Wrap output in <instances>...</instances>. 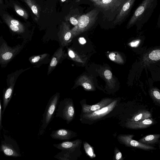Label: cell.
Masks as SVG:
<instances>
[{
    "mask_svg": "<svg viewBox=\"0 0 160 160\" xmlns=\"http://www.w3.org/2000/svg\"><path fill=\"white\" fill-rule=\"evenodd\" d=\"M99 9L101 21L108 22L114 21L124 3L128 0H89Z\"/></svg>",
    "mask_w": 160,
    "mask_h": 160,
    "instance_id": "1",
    "label": "cell"
},
{
    "mask_svg": "<svg viewBox=\"0 0 160 160\" xmlns=\"http://www.w3.org/2000/svg\"><path fill=\"white\" fill-rule=\"evenodd\" d=\"M82 143V140L78 139L53 144L54 147L61 150L54 157L59 160H77L82 155L81 148Z\"/></svg>",
    "mask_w": 160,
    "mask_h": 160,
    "instance_id": "2",
    "label": "cell"
},
{
    "mask_svg": "<svg viewBox=\"0 0 160 160\" xmlns=\"http://www.w3.org/2000/svg\"><path fill=\"white\" fill-rule=\"evenodd\" d=\"M158 0H143L135 11L127 24V27L141 25L147 22L152 15Z\"/></svg>",
    "mask_w": 160,
    "mask_h": 160,
    "instance_id": "3",
    "label": "cell"
},
{
    "mask_svg": "<svg viewBox=\"0 0 160 160\" xmlns=\"http://www.w3.org/2000/svg\"><path fill=\"white\" fill-rule=\"evenodd\" d=\"M100 13L99 9L94 8L87 13L78 17V24L71 30L72 36H75L89 28L98 20Z\"/></svg>",
    "mask_w": 160,
    "mask_h": 160,
    "instance_id": "4",
    "label": "cell"
},
{
    "mask_svg": "<svg viewBox=\"0 0 160 160\" xmlns=\"http://www.w3.org/2000/svg\"><path fill=\"white\" fill-rule=\"evenodd\" d=\"M24 44H18L15 46H9L6 41L2 37L0 38V66L6 67L21 51Z\"/></svg>",
    "mask_w": 160,
    "mask_h": 160,
    "instance_id": "5",
    "label": "cell"
},
{
    "mask_svg": "<svg viewBox=\"0 0 160 160\" xmlns=\"http://www.w3.org/2000/svg\"><path fill=\"white\" fill-rule=\"evenodd\" d=\"M59 98V93H57L49 100L42 115L38 135L40 136L43 134L47 126L53 118Z\"/></svg>",
    "mask_w": 160,
    "mask_h": 160,
    "instance_id": "6",
    "label": "cell"
},
{
    "mask_svg": "<svg viewBox=\"0 0 160 160\" xmlns=\"http://www.w3.org/2000/svg\"><path fill=\"white\" fill-rule=\"evenodd\" d=\"M55 112L56 117L61 118L67 124H69L74 119L75 116L73 100L70 98H65L58 102Z\"/></svg>",
    "mask_w": 160,
    "mask_h": 160,
    "instance_id": "7",
    "label": "cell"
},
{
    "mask_svg": "<svg viewBox=\"0 0 160 160\" xmlns=\"http://www.w3.org/2000/svg\"><path fill=\"white\" fill-rule=\"evenodd\" d=\"M117 100L113 101L108 105L99 110L89 112L82 113L80 115V121L83 124H90L106 115L116 107Z\"/></svg>",
    "mask_w": 160,
    "mask_h": 160,
    "instance_id": "8",
    "label": "cell"
},
{
    "mask_svg": "<svg viewBox=\"0 0 160 160\" xmlns=\"http://www.w3.org/2000/svg\"><path fill=\"white\" fill-rule=\"evenodd\" d=\"M132 134L120 135L117 137L118 141L121 143L131 147H134L144 150H155L156 148L151 145L146 144L133 140Z\"/></svg>",
    "mask_w": 160,
    "mask_h": 160,
    "instance_id": "9",
    "label": "cell"
},
{
    "mask_svg": "<svg viewBox=\"0 0 160 160\" xmlns=\"http://www.w3.org/2000/svg\"><path fill=\"white\" fill-rule=\"evenodd\" d=\"M136 0H128L123 4L112 23L116 25L124 21L130 12Z\"/></svg>",
    "mask_w": 160,
    "mask_h": 160,
    "instance_id": "10",
    "label": "cell"
},
{
    "mask_svg": "<svg viewBox=\"0 0 160 160\" xmlns=\"http://www.w3.org/2000/svg\"><path fill=\"white\" fill-rule=\"evenodd\" d=\"M112 101V100L111 99L107 98L102 99L96 104L89 105L86 103L85 100H82L80 102L81 106V113L89 112L99 110L108 105Z\"/></svg>",
    "mask_w": 160,
    "mask_h": 160,
    "instance_id": "11",
    "label": "cell"
},
{
    "mask_svg": "<svg viewBox=\"0 0 160 160\" xmlns=\"http://www.w3.org/2000/svg\"><path fill=\"white\" fill-rule=\"evenodd\" d=\"M52 138L59 140H68L78 136L77 132L71 130L60 129L52 131L50 135Z\"/></svg>",
    "mask_w": 160,
    "mask_h": 160,
    "instance_id": "12",
    "label": "cell"
},
{
    "mask_svg": "<svg viewBox=\"0 0 160 160\" xmlns=\"http://www.w3.org/2000/svg\"><path fill=\"white\" fill-rule=\"evenodd\" d=\"M153 123L150 118L145 119L140 121L133 122L129 121L126 124V126L130 129H138L148 127Z\"/></svg>",
    "mask_w": 160,
    "mask_h": 160,
    "instance_id": "13",
    "label": "cell"
},
{
    "mask_svg": "<svg viewBox=\"0 0 160 160\" xmlns=\"http://www.w3.org/2000/svg\"><path fill=\"white\" fill-rule=\"evenodd\" d=\"M15 83V81L12 80L9 81L7 83V88L3 96L4 110L6 108L12 96Z\"/></svg>",
    "mask_w": 160,
    "mask_h": 160,
    "instance_id": "14",
    "label": "cell"
},
{
    "mask_svg": "<svg viewBox=\"0 0 160 160\" xmlns=\"http://www.w3.org/2000/svg\"><path fill=\"white\" fill-rule=\"evenodd\" d=\"M152 116L151 113L147 111L142 110L136 113L129 121L138 122L150 118Z\"/></svg>",
    "mask_w": 160,
    "mask_h": 160,
    "instance_id": "15",
    "label": "cell"
},
{
    "mask_svg": "<svg viewBox=\"0 0 160 160\" xmlns=\"http://www.w3.org/2000/svg\"><path fill=\"white\" fill-rule=\"evenodd\" d=\"M160 137L159 134L149 135L141 138L138 142L148 145L153 144L158 142Z\"/></svg>",
    "mask_w": 160,
    "mask_h": 160,
    "instance_id": "16",
    "label": "cell"
},
{
    "mask_svg": "<svg viewBox=\"0 0 160 160\" xmlns=\"http://www.w3.org/2000/svg\"><path fill=\"white\" fill-rule=\"evenodd\" d=\"M62 28L61 38L63 39L64 42L68 41L72 36L71 32L70 29L69 24L67 22H63Z\"/></svg>",
    "mask_w": 160,
    "mask_h": 160,
    "instance_id": "17",
    "label": "cell"
},
{
    "mask_svg": "<svg viewBox=\"0 0 160 160\" xmlns=\"http://www.w3.org/2000/svg\"><path fill=\"white\" fill-rule=\"evenodd\" d=\"M31 8L34 14L39 18V10L38 5L34 0H23Z\"/></svg>",
    "mask_w": 160,
    "mask_h": 160,
    "instance_id": "18",
    "label": "cell"
},
{
    "mask_svg": "<svg viewBox=\"0 0 160 160\" xmlns=\"http://www.w3.org/2000/svg\"><path fill=\"white\" fill-rule=\"evenodd\" d=\"M1 148L4 153L7 156L14 157L19 156V154L13 148L6 144H2Z\"/></svg>",
    "mask_w": 160,
    "mask_h": 160,
    "instance_id": "19",
    "label": "cell"
},
{
    "mask_svg": "<svg viewBox=\"0 0 160 160\" xmlns=\"http://www.w3.org/2000/svg\"><path fill=\"white\" fill-rule=\"evenodd\" d=\"M3 18L5 22H8L13 25L17 26L20 27L25 28V26L22 23L18 21L13 19L8 14H4Z\"/></svg>",
    "mask_w": 160,
    "mask_h": 160,
    "instance_id": "20",
    "label": "cell"
},
{
    "mask_svg": "<svg viewBox=\"0 0 160 160\" xmlns=\"http://www.w3.org/2000/svg\"><path fill=\"white\" fill-rule=\"evenodd\" d=\"M83 148L87 154L90 158H93L96 157L93 148L87 142H82Z\"/></svg>",
    "mask_w": 160,
    "mask_h": 160,
    "instance_id": "21",
    "label": "cell"
},
{
    "mask_svg": "<svg viewBox=\"0 0 160 160\" xmlns=\"http://www.w3.org/2000/svg\"><path fill=\"white\" fill-rule=\"evenodd\" d=\"M14 7L17 13L22 17L27 19L28 17L27 12L23 9L16 4H14Z\"/></svg>",
    "mask_w": 160,
    "mask_h": 160,
    "instance_id": "22",
    "label": "cell"
},
{
    "mask_svg": "<svg viewBox=\"0 0 160 160\" xmlns=\"http://www.w3.org/2000/svg\"><path fill=\"white\" fill-rule=\"evenodd\" d=\"M5 22L9 27L10 29L13 32L18 34L23 33L25 31V28H23L17 26L13 25L7 21Z\"/></svg>",
    "mask_w": 160,
    "mask_h": 160,
    "instance_id": "23",
    "label": "cell"
},
{
    "mask_svg": "<svg viewBox=\"0 0 160 160\" xmlns=\"http://www.w3.org/2000/svg\"><path fill=\"white\" fill-rule=\"evenodd\" d=\"M149 58L152 60L157 61L160 58V50L157 49L152 51L148 55Z\"/></svg>",
    "mask_w": 160,
    "mask_h": 160,
    "instance_id": "24",
    "label": "cell"
},
{
    "mask_svg": "<svg viewBox=\"0 0 160 160\" xmlns=\"http://www.w3.org/2000/svg\"><path fill=\"white\" fill-rule=\"evenodd\" d=\"M79 84L83 87L85 89L88 90H91L93 89V88L91 84L88 82L86 81L82 82H80Z\"/></svg>",
    "mask_w": 160,
    "mask_h": 160,
    "instance_id": "25",
    "label": "cell"
},
{
    "mask_svg": "<svg viewBox=\"0 0 160 160\" xmlns=\"http://www.w3.org/2000/svg\"><path fill=\"white\" fill-rule=\"evenodd\" d=\"M152 95L154 100L157 102L160 103V93L157 90H154L152 92Z\"/></svg>",
    "mask_w": 160,
    "mask_h": 160,
    "instance_id": "26",
    "label": "cell"
},
{
    "mask_svg": "<svg viewBox=\"0 0 160 160\" xmlns=\"http://www.w3.org/2000/svg\"><path fill=\"white\" fill-rule=\"evenodd\" d=\"M59 57H53L52 58L50 63V66L52 67H55L57 64L58 60Z\"/></svg>",
    "mask_w": 160,
    "mask_h": 160,
    "instance_id": "27",
    "label": "cell"
},
{
    "mask_svg": "<svg viewBox=\"0 0 160 160\" xmlns=\"http://www.w3.org/2000/svg\"><path fill=\"white\" fill-rule=\"evenodd\" d=\"M69 20L70 23L75 26L78 24V17L77 18L75 17H71L69 18Z\"/></svg>",
    "mask_w": 160,
    "mask_h": 160,
    "instance_id": "28",
    "label": "cell"
},
{
    "mask_svg": "<svg viewBox=\"0 0 160 160\" xmlns=\"http://www.w3.org/2000/svg\"><path fill=\"white\" fill-rule=\"evenodd\" d=\"M104 75L107 79L109 80L111 78L112 75L110 70H107L104 72Z\"/></svg>",
    "mask_w": 160,
    "mask_h": 160,
    "instance_id": "29",
    "label": "cell"
},
{
    "mask_svg": "<svg viewBox=\"0 0 160 160\" xmlns=\"http://www.w3.org/2000/svg\"><path fill=\"white\" fill-rule=\"evenodd\" d=\"M118 56L114 53H111L109 55L110 59L112 61H118Z\"/></svg>",
    "mask_w": 160,
    "mask_h": 160,
    "instance_id": "30",
    "label": "cell"
},
{
    "mask_svg": "<svg viewBox=\"0 0 160 160\" xmlns=\"http://www.w3.org/2000/svg\"><path fill=\"white\" fill-rule=\"evenodd\" d=\"M40 56H36L32 58H30V61L32 63H35L39 61L40 59Z\"/></svg>",
    "mask_w": 160,
    "mask_h": 160,
    "instance_id": "31",
    "label": "cell"
},
{
    "mask_svg": "<svg viewBox=\"0 0 160 160\" xmlns=\"http://www.w3.org/2000/svg\"><path fill=\"white\" fill-rule=\"evenodd\" d=\"M139 42V40H136L131 42L130 45L132 47H136L138 45Z\"/></svg>",
    "mask_w": 160,
    "mask_h": 160,
    "instance_id": "32",
    "label": "cell"
},
{
    "mask_svg": "<svg viewBox=\"0 0 160 160\" xmlns=\"http://www.w3.org/2000/svg\"><path fill=\"white\" fill-rule=\"evenodd\" d=\"M122 158V154L121 152H118L115 156L116 159L117 160H119L121 159Z\"/></svg>",
    "mask_w": 160,
    "mask_h": 160,
    "instance_id": "33",
    "label": "cell"
},
{
    "mask_svg": "<svg viewBox=\"0 0 160 160\" xmlns=\"http://www.w3.org/2000/svg\"><path fill=\"white\" fill-rule=\"evenodd\" d=\"M80 43L82 44H85L86 42V41L83 38H80L79 39Z\"/></svg>",
    "mask_w": 160,
    "mask_h": 160,
    "instance_id": "34",
    "label": "cell"
},
{
    "mask_svg": "<svg viewBox=\"0 0 160 160\" xmlns=\"http://www.w3.org/2000/svg\"><path fill=\"white\" fill-rule=\"evenodd\" d=\"M68 54H69V56L72 58H73L75 57L74 53L72 50H69V51Z\"/></svg>",
    "mask_w": 160,
    "mask_h": 160,
    "instance_id": "35",
    "label": "cell"
},
{
    "mask_svg": "<svg viewBox=\"0 0 160 160\" xmlns=\"http://www.w3.org/2000/svg\"><path fill=\"white\" fill-rule=\"evenodd\" d=\"M0 127L1 128V107L0 101Z\"/></svg>",
    "mask_w": 160,
    "mask_h": 160,
    "instance_id": "36",
    "label": "cell"
},
{
    "mask_svg": "<svg viewBox=\"0 0 160 160\" xmlns=\"http://www.w3.org/2000/svg\"><path fill=\"white\" fill-rule=\"evenodd\" d=\"M61 1L62 2H65L66 1V0H61Z\"/></svg>",
    "mask_w": 160,
    "mask_h": 160,
    "instance_id": "37",
    "label": "cell"
},
{
    "mask_svg": "<svg viewBox=\"0 0 160 160\" xmlns=\"http://www.w3.org/2000/svg\"><path fill=\"white\" fill-rule=\"evenodd\" d=\"M2 0H0V4H2Z\"/></svg>",
    "mask_w": 160,
    "mask_h": 160,
    "instance_id": "38",
    "label": "cell"
},
{
    "mask_svg": "<svg viewBox=\"0 0 160 160\" xmlns=\"http://www.w3.org/2000/svg\"></svg>",
    "mask_w": 160,
    "mask_h": 160,
    "instance_id": "39",
    "label": "cell"
}]
</instances>
